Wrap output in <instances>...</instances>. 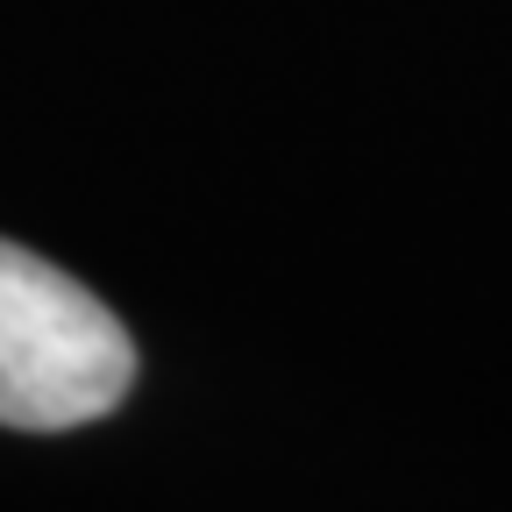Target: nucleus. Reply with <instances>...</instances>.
Returning <instances> with one entry per match:
<instances>
[{
	"mask_svg": "<svg viewBox=\"0 0 512 512\" xmlns=\"http://www.w3.org/2000/svg\"><path fill=\"white\" fill-rule=\"evenodd\" d=\"M136 384V342L72 271L0 242V427L57 434L114 413Z\"/></svg>",
	"mask_w": 512,
	"mask_h": 512,
	"instance_id": "1",
	"label": "nucleus"
}]
</instances>
